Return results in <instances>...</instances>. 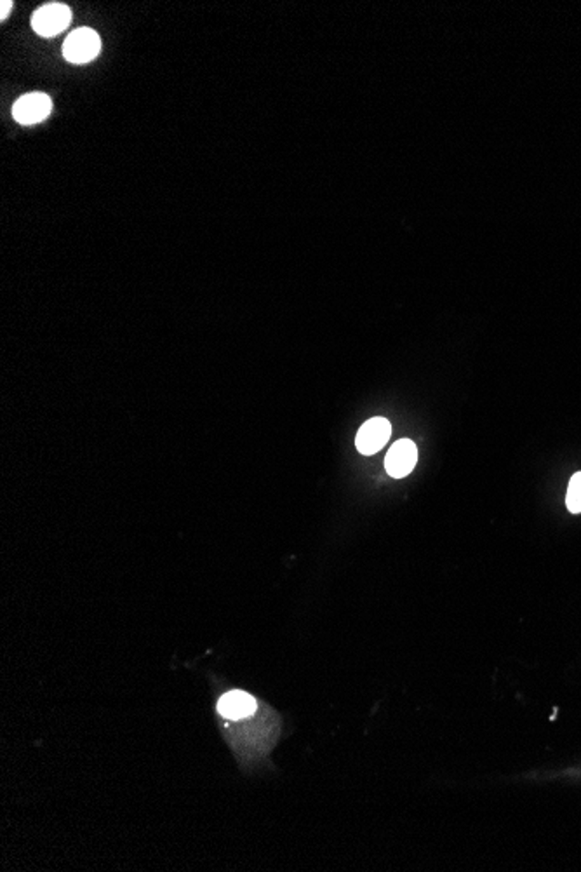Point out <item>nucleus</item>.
Segmentation results:
<instances>
[{
	"mask_svg": "<svg viewBox=\"0 0 581 872\" xmlns=\"http://www.w3.org/2000/svg\"><path fill=\"white\" fill-rule=\"evenodd\" d=\"M390 434H392V426L388 420L385 418L367 420L357 434L356 446L362 455H375L386 445V441L390 439Z\"/></svg>",
	"mask_w": 581,
	"mask_h": 872,
	"instance_id": "5",
	"label": "nucleus"
},
{
	"mask_svg": "<svg viewBox=\"0 0 581 872\" xmlns=\"http://www.w3.org/2000/svg\"><path fill=\"white\" fill-rule=\"evenodd\" d=\"M218 710L226 719H244L253 716L256 710V700L245 691H228L221 697Z\"/></svg>",
	"mask_w": 581,
	"mask_h": 872,
	"instance_id": "6",
	"label": "nucleus"
},
{
	"mask_svg": "<svg viewBox=\"0 0 581 872\" xmlns=\"http://www.w3.org/2000/svg\"><path fill=\"white\" fill-rule=\"evenodd\" d=\"M0 7H2V11H0V18H2V20H5V18H7V13L13 9V2H9V0H2Z\"/></svg>",
	"mask_w": 581,
	"mask_h": 872,
	"instance_id": "8",
	"label": "nucleus"
},
{
	"mask_svg": "<svg viewBox=\"0 0 581 872\" xmlns=\"http://www.w3.org/2000/svg\"><path fill=\"white\" fill-rule=\"evenodd\" d=\"M72 21V11L61 2L42 5L32 16V28L42 37H55L66 30Z\"/></svg>",
	"mask_w": 581,
	"mask_h": 872,
	"instance_id": "2",
	"label": "nucleus"
},
{
	"mask_svg": "<svg viewBox=\"0 0 581 872\" xmlns=\"http://www.w3.org/2000/svg\"><path fill=\"white\" fill-rule=\"evenodd\" d=\"M566 504H567V508H569L573 514L581 512V472L575 474L573 479H571V483H569Z\"/></svg>",
	"mask_w": 581,
	"mask_h": 872,
	"instance_id": "7",
	"label": "nucleus"
},
{
	"mask_svg": "<svg viewBox=\"0 0 581 872\" xmlns=\"http://www.w3.org/2000/svg\"><path fill=\"white\" fill-rule=\"evenodd\" d=\"M53 110V100L45 93H28L13 105V117L23 125L45 121Z\"/></svg>",
	"mask_w": 581,
	"mask_h": 872,
	"instance_id": "3",
	"label": "nucleus"
},
{
	"mask_svg": "<svg viewBox=\"0 0 581 872\" xmlns=\"http://www.w3.org/2000/svg\"><path fill=\"white\" fill-rule=\"evenodd\" d=\"M101 51L100 35L91 28L74 30L63 44V56L70 63L82 65L95 60Z\"/></svg>",
	"mask_w": 581,
	"mask_h": 872,
	"instance_id": "1",
	"label": "nucleus"
},
{
	"mask_svg": "<svg viewBox=\"0 0 581 872\" xmlns=\"http://www.w3.org/2000/svg\"><path fill=\"white\" fill-rule=\"evenodd\" d=\"M416 462H418V449L415 446V443L409 439H402L390 447L385 458V468L392 477L401 479L415 468Z\"/></svg>",
	"mask_w": 581,
	"mask_h": 872,
	"instance_id": "4",
	"label": "nucleus"
}]
</instances>
